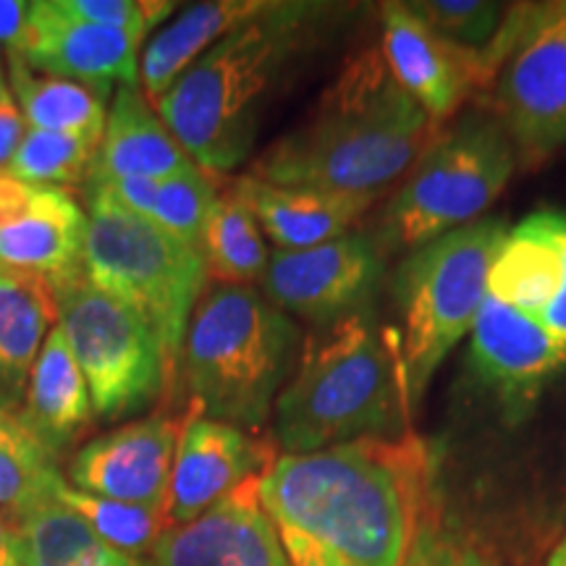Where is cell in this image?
<instances>
[{
  "label": "cell",
  "mask_w": 566,
  "mask_h": 566,
  "mask_svg": "<svg viewBox=\"0 0 566 566\" xmlns=\"http://www.w3.org/2000/svg\"><path fill=\"white\" fill-rule=\"evenodd\" d=\"M420 449L399 438L283 454L260 478L289 566H401L420 527Z\"/></svg>",
  "instance_id": "6da1fadb"
},
{
  "label": "cell",
  "mask_w": 566,
  "mask_h": 566,
  "mask_svg": "<svg viewBox=\"0 0 566 566\" xmlns=\"http://www.w3.org/2000/svg\"><path fill=\"white\" fill-rule=\"evenodd\" d=\"M430 134L433 122L394 80L384 53L363 51L325 90L313 116L252 163L250 176L275 187L378 197L407 176Z\"/></svg>",
  "instance_id": "7a4b0ae2"
},
{
  "label": "cell",
  "mask_w": 566,
  "mask_h": 566,
  "mask_svg": "<svg viewBox=\"0 0 566 566\" xmlns=\"http://www.w3.org/2000/svg\"><path fill=\"white\" fill-rule=\"evenodd\" d=\"M317 13L315 3H271L218 40L155 105L205 174H229L250 158L268 95Z\"/></svg>",
  "instance_id": "3957f363"
},
{
  "label": "cell",
  "mask_w": 566,
  "mask_h": 566,
  "mask_svg": "<svg viewBox=\"0 0 566 566\" xmlns=\"http://www.w3.org/2000/svg\"><path fill=\"white\" fill-rule=\"evenodd\" d=\"M273 417L286 454H313L363 438H399L409 417L399 367L370 310L321 325L307 338Z\"/></svg>",
  "instance_id": "277c9868"
},
{
  "label": "cell",
  "mask_w": 566,
  "mask_h": 566,
  "mask_svg": "<svg viewBox=\"0 0 566 566\" xmlns=\"http://www.w3.org/2000/svg\"><path fill=\"white\" fill-rule=\"evenodd\" d=\"M302 331L252 286H212L197 302L181 352L189 407L242 430L271 420L292 378Z\"/></svg>",
  "instance_id": "5b68a950"
},
{
  "label": "cell",
  "mask_w": 566,
  "mask_h": 566,
  "mask_svg": "<svg viewBox=\"0 0 566 566\" xmlns=\"http://www.w3.org/2000/svg\"><path fill=\"white\" fill-rule=\"evenodd\" d=\"M506 231L501 218H483L417 247L396 268L391 292L399 331L388 342L407 415L420 407L451 349L470 336L488 300V273Z\"/></svg>",
  "instance_id": "8992f818"
},
{
  "label": "cell",
  "mask_w": 566,
  "mask_h": 566,
  "mask_svg": "<svg viewBox=\"0 0 566 566\" xmlns=\"http://www.w3.org/2000/svg\"><path fill=\"white\" fill-rule=\"evenodd\" d=\"M82 273L92 286L129 304L153 325L166 359L163 394L174 396L184 338L208 281L202 252L174 239L150 218L129 212L101 192H87Z\"/></svg>",
  "instance_id": "52a82bcc"
},
{
  "label": "cell",
  "mask_w": 566,
  "mask_h": 566,
  "mask_svg": "<svg viewBox=\"0 0 566 566\" xmlns=\"http://www.w3.org/2000/svg\"><path fill=\"white\" fill-rule=\"evenodd\" d=\"M516 168L514 142L485 111L459 116L424 145L380 216V250H417L478 223Z\"/></svg>",
  "instance_id": "ba28073f"
},
{
  "label": "cell",
  "mask_w": 566,
  "mask_h": 566,
  "mask_svg": "<svg viewBox=\"0 0 566 566\" xmlns=\"http://www.w3.org/2000/svg\"><path fill=\"white\" fill-rule=\"evenodd\" d=\"M53 283L59 325L87 380L92 412L122 420L150 407L166 388V359L153 325L92 286L82 271Z\"/></svg>",
  "instance_id": "9c48e42d"
},
{
  "label": "cell",
  "mask_w": 566,
  "mask_h": 566,
  "mask_svg": "<svg viewBox=\"0 0 566 566\" xmlns=\"http://www.w3.org/2000/svg\"><path fill=\"white\" fill-rule=\"evenodd\" d=\"M491 101L522 163L566 145V0L509 11Z\"/></svg>",
  "instance_id": "30bf717a"
},
{
  "label": "cell",
  "mask_w": 566,
  "mask_h": 566,
  "mask_svg": "<svg viewBox=\"0 0 566 566\" xmlns=\"http://www.w3.org/2000/svg\"><path fill=\"white\" fill-rule=\"evenodd\" d=\"M384 273V252L375 239L349 231L313 250H275L263 275V292L286 315L331 325L370 310Z\"/></svg>",
  "instance_id": "8fae6325"
},
{
  "label": "cell",
  "mask_w": 566,
  "mask_h": 566,
  "mask_svg": "<svg viewBox=\"0 0 566 566\" xmlns=\"http://www.w3.org/2000/svg\"><path fill=\"white\" fill-rule=\"evenodd\" d=\"M197 415L195 407L181 417L160 412L95 438L71 462V485L124 504L166 509L176 449Z\"/></svg>",
  "instance_id": "7c38bea8"
},
{
  "label": "cell",
  "mask_w": 566,
  "mask_h": 566,
  "mask_svg": "<svg viewBox=\"0 0 566 566\" xmlns=\"http://www.w3.org/2000/svg\"><path fill=\"white\" fill-rule=\"evenodd\" d=\"M145 38L87 24L61 11L59 0L30 3L27 24L13 51L34 71L82 84L105 101L113 84H139V48Z\"/></svg>",
  "instance_id": "4fadbf2b"
},
{
  "label": "cell",
  "mask_w": 566,
  "mask_h": 566,
  "mask_svg": "<svg viewBox=\"0 0 566 566\" xmlns=\"http://www.w3.org/2000/svg\"><path fill=\"white\" fill-rule=\"evenodd\" d=\"M384 53L394 80L433 124L454 116L478 84L491 82L493 61L462 51L430 30L409 3L384 6Z\"/></svg>",
  "instance_id": "5bb4252c"
},
{
  "label": "cell",
  "mask_w": 566,
  "mask_h": 566,
  "mask_svg": "<svg viewBox=\"0 0 566 566\" xmlns=\"http://www.w3.org/2000/svg\"><path fill=\"white\" fill-rule=\"evenodd\" d=\"M87 216L66 189L0 174V265L61 281L82 271Z\"/></svg>",
  "instance_id": "9a60e30c"
},
{
  "label": "cell",
  "mask_w": 566,
  "mask_h": 566,
  "mask_svg": "<svg viewBox=\"0 0 566 566\" xmlns=\"http://www.w3.org/2000/svg\"><path fill=\"white\" fill-rule=\"evenodd\" d=\"M470 363L509 412L525 417L546 380L566 363V349L541 321L488 294L470 331Z\"/></svg>",
  "instance_id": "2e32d148"
},
{
  "label": "cell",
  "mask_w": 566,
  "mask_h": 566,
  "mask_svg": "<svg viewBox=\"0 0 566 566\" xmlns=\"http://www.w3.org/2000/svg\"><path fill=\"white\" fill-rule=\"evenodd\" d=\"M265 446L229 422L192 417L176 449L171 488L166 501L168 527L195 522L247 480L271 467Z\"/></svg>",
  "instance_id": "e0dca14e"
},
{
  "label": "cell",
  "mask_w": 566,
  "mask_h": 566,
  "mask_svg": "<svg viewBox=\"0 0 566 566\" xmlns=\"http://www.w3.org/2000/svg\"><path fill=\"white\" fill-rule=\"evenodd\" d=\"M260 478L247 480L189 525L168 527L153 551V564L289 566L279 535L260 504Z\"/></svg>",
  "instance_id": "ac0fdd59"
},
{
  "label": "cell",
  "mask_w": 566,
  "mask_h": 566,
  "mask_svg": "<svg viewBox=\"0 0 566 566\" xmlns=\"http://www.w3.org/2000/svg\"><path fill=\"white\" fill-rule=\"evenodd\" d=\"M231 189L250 208L260 231L271 237L281 252L313 250L317 244L334 242L349 233L375 202V197L275 187L252 176L237 179Z\"/></svg>",
  "instance_id": "d6986e66"
},
{
  "label": "cell",
  "mask_w": 566,
  "mask_h": 566,
  "mask_svg": "<svg viewBox=\"0 0 566 566\" xmlns=\"http://www.w3.org/2000/svg\"><path fill=\"white\" fill-rule=\"evenodd\" d=\"M187 150L163 124L137 84L118 87L105 118L101 150H97L95 171L90 184H105L118 179H168L181 168L192 166Z\"/></svg>",
  "instance_id": "ffe728a7"
},
{
  "label": "cell",
  "mask_w": 566,
  "mask_h": 566,
  "mask_svg": "<svg viewBox=\"0 0 566 566\" xmlns=\"http://www.w3.org/2000/svg\"><path fill=\"white\" fill-rule=\"evenodd\" d=\"M268 6V0H210L189 6L171 24L163 27L145 45L139 63L142 92L153 108L218 40L260 17Z\"/></svg>",
  "instance_id": "44dd1931"
},
{
  "label": "cell",
  "mask_w": 566,
  "mask_h": 566,
  "mask_svg": "<svg viewBox=\"0 0 566 566\" xmlns=\"http://www.w3.org/2000/svg\"><path fill=\"white\" fill-rule=\"evenodd\" d=\"M21 415L55 451L80 436L95 415L87 380L61 325L51 331L38 363L32 365L27 407L21 409Z\"/></svg>",
  "instance_id": "7402d4cb"
},
{
  "label": "cell",
  "mask_w": 566,
  "mask_h": 566,
  "mask_svg": "<svg viewBox=\"0 0 566 566\" xmlns=\"http://www.w3.org/2000/svg\"><path fill=\"white\" fill-rule=\"evenodd\" d=\"M59 325V292L48 275L0 265V378L21 384Z\"/></svg>",
  "instance_id": "603a6c76"
},
{
  "label": "cell",
  "mask_w": 566,
  "mask_h": 566,
  "mask_svg": "<svg viewBox=\"0 0 566 566\" xmlns=\"http://www.w3.org/2000/svg\"><path fill=\"white\" fill-rule=\"evenodd\" d=\"M19 566H150L103 543L55 499L9 516Z\"/></svg>",
  "instance_id": "cb8c5ba5"
},
{
  "label": "cell",
  "mask_w": 566,
  "mask_h": 566,
  "mask_svg": "<svg viewBox=\"0 0 566 566\" xmlns=\"http://www.w3.org/2000/svg\"><path fill=\"white\" fill-rule=\"evenodd\" d=\"M9 74L11 92L19 97V108L30 129L103 142L108 113L101 95L59 76H38L17 51H9Z\"/></svg>",
  "instance_id": "d4e9b609"
},
{
  "label": "cell",
  "mask_w": 566,
  "mask_h": 566,
  "mask_svg": "<svg viewBox=\"0 0 566 566\" xmlns=\"http://www.w3.org/2000/svg\"><path fill=\"white\" fill-rule=\"evenodd\" d=\"M59 451L27 422L21 409L0 401V506L9 516L53 499L61 485Z\"/></svg>",
  "instance_id": "484cf974"
},
{
  "label": "cell",
  "mask_w": 566,
  "mask_h": 566,
  "mask_svg": "<svg viewBox=\"0 0 566 566\" xmlns=\"http://www.w3.org/2000/svg\"><path fill=\"white\" fill-rule=\"evenodd\" d=\"M202 260L208 279L218 286H250L263 281L271 263L265 237L250 208L229 189L218 195L202 239Z\"/></svg>",
  "instance_id": "4316f807"
},
{
  "label": "cell",
  "mask_w": 566,
  "mask_h": 566,
  "mask_svg": "<svg viewBox=\"0 0 566 566\" xmlns=\"http://www.w3.org/2000/svg\"><path fill=\"white\" fill-rule=\"evenodd\" d=\"M53 499L80 516L103 543L134 558L153 554L163 533L168 530L166 509L103 499V495L80 491L66 480H61V485L55 488Z\"/></svg>",
  "instance_id": "83f0119b"
},
{
  "label": "cell",
  "mask_w": 566,
  "mask_h": 566,
  "mask_svg": "<svg viewBox=\"0 0 566 566\" xmlns=\"http://www.w3.org/2000/svg\"><path fill=\"white\" fill-rule=\"evenodd\" d=\"M101 142L74 134L42 132L27 126L19 150L6 168L13 179L38 187H82L95 171Z\"/></svg>",
  "instance_id": "f1b7e54d"
},
{
  "label": "cell",
  "mask_w": 566,
  "mask_h": 566,
  "mask_svg": "<svg viewBox=\"0 0 566 566\" xmlns=\"http://www.w3.org/2000/svg\"><path fill=\"white\" fill-rule=\"evenodd\" d=\"M412 11L430 30L462 51L499 61L509 11L491 0H415Z\"/></svg>",
  "instance_id": "f546056e"
},
{
  "label": "cell",
  "mask_w": 566,
  "mask_h": 566,
  "mask_svg": "<svg viewBox=\"0 0 566 566\" xmlns=\"http://www.w3.org/2000/svg\"><path fill=\"white\" fill-rule=\"evenodd\" d=\"M218 202V192L197 163L181 168L174 176L160 181L158 200L150 212V221L160 226L192 250L202 252L205 229H208L210 212Z\"/></svg>",
  "instance_id": "4dcf8cb0"
},
{
  "label": "cell",
  "mask_w": 566,
  "mask_h": 566,
  "mask_svg": "<svg viewBox=\"0 0 566 566\" xmlns=\"http://www.w3.org/2000/svg\"><path fill=\"white\" fill-rule=\"evenodd\" d=\"M401 566H501L483 551L438 525H420Z\"/></svg>",
  "instance_id": "1f68e13d"
},
{
  "label": "cell",
  "mask_w": 566,
  "mask_h": 566,
  "mask_svg": "<svg viewBox=\"0 0 566 566\" xmlns=\"http://www.w3.org/2000/svg\"><path fill=\"white\" fill-rule=\"evenodd\" d=\"M158 179H142V176H134V179L90 184L87 192H101L108 197L111 202L122 205V208L129 212H137L142 218H150L155 200H158Z\"/></svg>",
  "instance_id": "d6a6232c"
},
{
  "label": "cell",
  "mask_w": 566,
  "mask_h": 566,
  "mask_svg": "<svg viewBox=\"0 0 566 566\" xmlns=\"http://www.w3.org/2000/svg\"><path fill=\"white\" fill-rule=\"evenodd\" d=\"M27 134L24 113L17 105V97L3 76H0V171L9 168L13 153L19 150Z\"/></svg>",
  "instance_id": "836d02e7"
},
{
  "label": "cell",
  "mask_w": 566,
  "mask_h": 566,
  "mask_svg": "<svg viewBox=\"0 0 566 566\" xmlns=\"http://www.w3.org/2000/svg\"><path fill=\"white\" fill-rule=\"evenodd\" d=\"M554 221H556L558 244H562V254H564V283H562V294H558L556 304L548 310L546 317H543L541 323L546 325L551 334H554L566 349V212L554 210Z\"/></svg>",
  "instance_id": "e575fe53"
},
{
  "label": "cell",
  "mask_w": 566,
  "mask_h": 566,
  "mask_svg": "<svg viewBox=\"0 0 566 566\" xmlns=\"http://www.w3.org/2000/svg\"><path fill=\"white\" fill-rule=\"evenodd\" d=\"M27 11L30 3H21V0H0V42H3L9 51L19 45L21 32L27 24Z\"/></svg>",
  "instance_id": "d590c367"
},
{
  "label": "cell",
  "mask_w": 566,
  "mask_h": 566,
  "mask_svg": "<svg viewBox=\"0 0 566 566\" xmlns=\"http://www.w3.org/2000/svg\"><path fill=\"white\" fill-rule=\"evenodd\" d=\"M0 566H19L17 546H13L11 522L0 516Z\"/></svg>",
  "instance_id": "8d00e7d4"
},
{
  "label": "cell",
  "mask_w": 566,
  "mask_h": 566,
  "mask_svg": "<svg viewBox=\"0 0 566 566\" xmlns=\"http://www.w3.org/2000/svg\"><path fill=\"white\" fill-rule=\"evenodd\" d=\"M546 566H566V535H564V541L554 548V554H551Z\"/></svg>",
  "instance_id": "74e56055"
},
{
  "label": "cell",
  "mask_w": 566,
  "mask_h": 566,
  "mask_svg": "<svg viewBox=\"0 0 566 566\" xmlns=\"http://www.w3.org/2000/svg\"><path fill=\"white\" fill-rule=\"evenodd\" d=\"M0 174H3V171H0Z\"/></svg>",
  "instance_id": "f35d334b"
},
{
  "label": "cell",
  "mask_w": 566,
  "mask_h": 566,
  "mask_svg": "<svg viewBox=\"0 0 566 566\" xmlns=\"http://www.w3.org/2000/svg\"><path fill=\"white\" fill-rule=\"evenodd\" d=\"M0 76H3V74H0Z\"/></svg>",
  "instance_id": "ab89813d"
}]
</instances>
